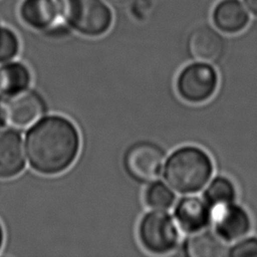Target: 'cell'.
Listing matches in <instances>:
<instances>
[{"label": "cell", "instance_id": "cell-1", "mask_svg": "<svg viewBox=\"0 0 257 257\" xmlns=\"http://www.w3.org/2000/svg\"><path fill=\"white\" fill-rule=\"evenodd\" d=\"M80 137L71 120L48 115L37 120L26 134L25 151L30 167L43 175H56L75 161Z\"/></svg>", "mask_w": 257, "mask_h": 257}, {"label": "cell", "instance_id": "cell-2", "mask_svg": "<svg viewBox=\"0 0 257 257\" xmlns=\"http://www.w3.org/2000/svg\"><path fill=\"white\" fill-rule=\"evenodd\" d=\"M213 169V162L204 150L185 146L176 150L165 162L164 178L176 192L194 194L208 184Z\"/></svg>", "mask_w": 257, "mask_h": 257}, {"label": "cell", "instance_id": "cell-3", "mask_svg": "<svg viewBox=\"0 0 257 257\" xmlns=\"http://www.w3.org/2000/svg\"><path fill=\"white\" fill-rule=\"evenodd\" d=\"M58 3L64 21L80 34L99 36L111 25V11L102 0H58Z\"/></svg>", "mask_w": 257, "mask_h": 257}, {"label": "cell", "instance_id": "cell-4", "mask_svg": "<svg viewBox=\"0 0 257 257\" xmlns=\"http://www.w3.org/2000/svg\"><path fill=\"white\" fill-rule=\"evenodd\" d=\"M139 238L143 247L154 254L173 251L179 242V230L174 219L163 210L147 213L139 225Z\"/></svg>", "mask_w": 257, "mask_h": 257}, {"label": "cell", "instance_id": "cell-5", "mask_svg": "<svg viewBox=\"0 0 257 257\" xmlns=\"http://www.w3.org/2000/svg\"><path fill=\"white\" fill-rule=\"evenodd\" d=\"M165 166V152L154 143L140 142L132 145L123 157L126 174L139 183L156 181Z\"/></svg>", "mask_w": 257, "mask_h": 257}, {"label": "cell", "instance_id": "cell-6", "mask_svg": "<svg viewBox=\"0 0 257 257\" xmlns=\"http://www.w3.org/2000/svg\"><path fill=\"white\" fill-rule=\"evenodd\" d=\"M218 85L216 69L207 62L197 61L184 67L177 79L179 95L191 103L208 100L215 93Z\"/></svg>", "mask_w": 257, "mask_h": 257}, {"label": "cell", "instance_id": "cell-7", "mask_svg": "<svg viewBox=\"0 0 257 257\" xmlns=\"http://www.w3.org/2000/svg\"><path fill=\"white\" fill-rule=\"evenodd\" d=\"M0 106L5 123L14 128H25L33 125L46 110L42 96L37 91L28 88L1 97Z\"/></svg>", "mask_w": 257, "mask_h": 257}, {"label": "cell", "instance_id": "cell-8", "mask_svg": "<svg viewBox=\"0 0 257 257\" xmlns=\"http://www.w3.org/2000/svg\"><path fill=\"white\" fill-rule=\"evenodd\" d=\"M211 211L214 232L225 243L236 242L250 232L252 223L249 214L234 202L217 206Z\"/></svg>", "mask_w": 257, "mask_h": 257}, {"label": "cell", "instance_id": "cell-9", "mask_svg": "<svg viewBox=\"0 0 257 257\" xmlns=\"http://www.w3.org/2000/svg\"><path fill=\"white\" fill-rule=\"evenodd\" d=\"M20 15L28 26L45 32L57 31L64 22L58 0H24Z\"/></svg>", "mask_w": 257, "mask_h": 257}, {"label": "cell", "instance_id": "cell-10", "mask_svg": "<svg viewBox=\"0 0 257 257\" xmlns=\"http://www.w3.org/2000/svg\"><path fill=\"white\" fill-rule=\"evenodd\" d=\"M187 46L192 58L207 63L218 61L225 51L224 38L208 25L195 28L188 37Z\"/></svg>", "mask_w": 257, "mask_h": 257}, {"label": "cell", "instance_id": "cell-11", "mask_svg": "<svg viewBox=\"0 0 257 257\" xmlns=\"http://www.w3.org/2000/svg\"><path fill=\"white\" fill-rule=\"evenodd\" d=\"M174 217L183 231L192 234L210 225L212 211L204 199L188 196L178 201L174 209Z\"/></svg>", "mask_w": 257, "mask_h": 257}, {"label": "cell", "instance_id": "cell-12", "mask_svg": "<svg viewBox=\"0 0 257 257\" xmlns=\"http://www.w3.org/2000/svg\"><path fill=\"white\" fill-rule=\"evenodd\" d=\"M25 167L21 136L14 130H0V179H10Z\"/></svg>", "mask_w": 257, "mask_h": 257}, {"label": "cell", "instance_id": "cell-13", "mask_svg": "<svg viewBox=\"0 0 257 257\" xmlns=\"http://www.w3.org/2000/svg\"><path fill=\"white\" fill-rule=\"evenodd\" d=\"M213 21L219 30L237 33L247 26L249 14L239 0H222L214 9Z\"/></svg>", "mask_w": 257, "mask_h": 257}, {"label": "cell", "instance_id": "cell-14", "mask_svg": "<svg viewBox=\"0 0 257 257\" xmlns=\"http://www.w3.org/2000/svg\"><path fill=\"white\" fill-rule=\"evenodd\" d=\"M183 251L190 257H218L227 255L225 242L215 232L205 229L190 234L183 244Z\"/></svg>", "mask_w": 257, "mask_h": 257}, {"label": "cell", "instance_id": "cell-15", "mask_svg": "<svg viewBox=\"0 0 257 257\" xmlns=\"http://www.w3.org/2000/svg\"><path fill=\"white\" fill-rule=\"evenodd\" d=\"M30 81V71L23 63L11 60L0 63V97L28 88Z\"/></svg>", "mask_w": 257, "mask_h": 257}, {"label": "cell", "instance_id": "cell-16", "mask_svg": "<svg viewBox=\"0 0 257 257\" xmlns=\"http://www.w3.org/2000/svg\"><path fill=\"white\" fill-rule=\"evenodd\" d=\"M203 198L212 209L217 206L233 203L236 199V189L231 180L218 176L206 187Z\"/></svg>", "mask_w": 257, "mask_h": 257}, {"label": "cell", "instance_id": "cell-17", "mask_svg": "<svg viewBox=\"0 0 257 257\" xmlns=\"http://www.w3.org/2000/svg\"><path fill=\"white\" fill-rule=\"evenodd\" d=\"M176 196L171 188L160 181L151 182L145 192L146 204L154 210H168L175 203Z\"/></svg>", "mask_w": 257, "mask_h": 257}, {"label": "cell", "instance_id": "cell-18", "mask_svg": "<svg viewBox=\"0 0 257 257\" xmlns=\"http://www.w3.org/2000/svg\"><path fill=\"white\" fill-rule=\"evenodd\" d=\"M18 50L19 41L16 34L9 28L0 26V63L12 60Z\"/></svg>", "mask_w": 257, "mask_h": 257}, {"label": "cell", "instance_id": "cell-19", "mask_svg": "<svg viewBox=\"0 0 257 257\" xmlns=\"http://www.w3.org/2000/svg\"><path fill=\"white\" fill-rule=\"evenodd\" d=\"M229 257H257V238H242L235 242L228 251Z\"/></svg>", "mask_w": 257, "mask_h": 257}, {"label": "cell", "instance_id": "cell-20", "mask_svg": "<svg viewBox=\"0 0 257 257\" xmlns=\"http://www.w3.org/2000/svg\"><path fill=\"white\" fill-rule=\"evenodd\" d=\"M134 7V13L139 16H145L152 7L151 0H136L132 5Z\"/></svg>", "mask_w": 257, "mask_h": 257}, {"label": "cell", "instance_id": "cell-21", "mask_svg": "<svg viewBox=\"0 0 257 257\" xmlns=\"http://www.w3.org/2000/svg\"><path fill=\"white\" fill-rule=\"evenodd\" d=\"M110 5L117 8H124L127 6H132L136 0H106Z\"/></svg>", "mask_w": 257, "mask_h": 257}, {"label": "cell", "instance_id": "cell-22", "mask_svg": "<svg viewBox=\"0 0 257 257\" xmlns=\"http://www.w3.org/2000/svg\"><path fill=\"white\" fill-rule=\"evenodd\" d=\"M247 8L255 15H257V0H244Z\"/></svg>", "mask_w": 257, "mask_h": 257}, {"label": "cell", "instance_id": "cell-23", "mask_svg": "<svg viewBox=\"0 0 257 257\" xmlns=\"http://www.w3.org/2000/svg\"><path fill=\"white\" fill-rule=\"evenodd\" d=\"M5 119H4V115H3V112H2V109H1V106H0V130L5 125Z\"/></svg>", "mask_w": 257, "mask_h": 257}, {"label": "cell", "instance_id": "cell-24", "mask_svg": "<svg viewBox=\"0 0 257 257\" xmlns=\"http://www.w3.org/2000/svg\"><path fill=\"white\" fill-rule=\"evenodd\" d=\"M3 241H4V232H3V228H2V226L0 224V249H1L2 245H3Z\"/></svg>", "mask_w": 257, "mask_h": 257}]
</instances>
